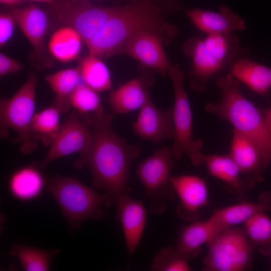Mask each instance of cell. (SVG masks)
Listing matches in <instances>:
<instances>
[{"instance_id":"6da1fadb","label":"cell","mask_w":271,"mask_h":271,"mask_svg":"<svg viewBox=\"0 0 271 271\" xmlns=\"http://www.w3.org/2000/svg\"><path fill=\"white\" fill-rule=\"evenodd\" d=\"M80 116L91 127L93 140L88 152L80 156L74 166L77 169L87 167L94 186L104 190L112 204L116 206L130 192V168L141 153V148L128 144L113 130L112 113H106L103 109Z\"/></svg>"},{"instance_id":"7a4b0ae2","label":"cell","mask_w":271,"mask_h":271,"mask_svg":"<svg viewBox=\"0 0 271 271\" xmlns=\"http://www.w3.org/2000/svg\"><path fill=\"white\" fill-rule=\"evenodd\" d=\"M144 30L165 34L169 38L177 33L176 27L163 22L156 7L135 2L116 7L103 29L86 44L89 54L102 57L118 53L134 35Z\"/></svg>"},{"instance_id":"3957f363","label":"cell","mask_w":271,"mask_h":271,"mask_svg":"<svg viewBox=\"0 0 271 271\" xmlns=\"http://www.w3.org/2000/svg\"><path fill=\"white\" fill-rule=\"evenodd\" d=\"M221 97L218 103L208 102L205 110L229 121L233 130L246 136L259 149L265 169L271 160V132L259 108L242 93L240 82L232 74L215 78Z\"/></svg>"},{"instance_id":"277c9868","label":"cell","mask_w":271,"mask_h":271,"mask_svg":"<svg viewBox=\"0 0 271 271\" xmlns=\"http://www.w3.org/2000/svg\"><path fill=\"white\" fill-rule=\"evenodd\" d=\"M45 188L58 204L69 225L77 230L86 220L105 217L102 207L112 204L107 194H99L75 178L58 175L47 177Z\"/></svg>"},{"instance_id":"5b68a950","label":"cell","mask_w":271,"mask_h":271,"mask_svg":"<svg viewBox=\"0 0 271 271\" xmlns=\"http://www.w3.org/2000/svg\"><path fill=\"white\" fill-rule=\"evenodd\" d=\"M37 76H29L26 81L10 98L0 101V136L9 137V128L14 129L17 136L12 139L19 145L20 152L28 155L39 147L38 142L32 137L31 124L35 114V97Z\"/></svg>"},{"instance_id":"8992f818","label":"cell","mask_w":271,"mask_h":271,"mask_svg":"<svg viewBox=\"0 0 271 271\" xmlns=\"http://www.w3.org/2000/svg\"><path fill=\"white\" fill-rule=\"evenodd\" d=\"M174 90L173 119L175 130L173 156L177 161L188 156L196 166L204 164V154L201 152L203 142L192 137V115L190 104L184 85L185 73L177 64L172 65L168 72Z\"/></svg>"},{"instance_id":"52a82bcc","label":"cell","mask_w":271,"mask_h":271,"mask_svg":"<svg viewBox=\"0 0 271 271\" xmlns=\"http://www.w3.org/2000/svg\"><path fill=\"white\" fill-rule=\"evenodd\" d=\"M203 259L205 271H243L251 265L255 245L244 228L223 230L208 243Z\"/></svg>"},{"instance_id":"ba28073f","label":"cell","mask_w":271,"mask_h":271,"mask_svg":"<svg viewBox=\"0 0 271 271\" xmlns=\"http://www.w3.org/2000/svg\"><path fill=\"white\" fill-rule=\"evenodd\" d=\"M174 159L171 149L164 147L141 162L137 168L136 174L154 213H163L174 199L175 191L170 176L175 167Z\"/></svg>"},{"instance_id":"9c48e42d","label":"cell","mask_w":271,"mask_h":271,"mask_svg":"<svg viewBox=\"0 0 271 271\" xmlns=\"http://www.w3.org/2000/svg\"><path fill=\"white\" fill-rule=\"evenodd\" d=\"M115 10V7L98 6L86 0H59L50 8L54 18L76 30L86 44L103 29Z\"/></svg>"},{"instance_id":"30bf717a","label":"cell","mask_w":271,"mask_h":271,"mask_svg":"<svg viewBox=\"0 0 271 271\" xmlns=\"http://www.w3.org/2000/svg\"><path fill=\"white\" fill-rule=\"evenodd\" d=\"M92 140L93 133L89 125L77 111H72L61 125L56 139L45 157L37 164L45 170L51 162L58 158L73 153L82 156L90 149Z\"/></svg>"},{"instance_id":"8fae6325","label":"cell","mask_w":271,"mask_h":271,"mask_svg":"<svg viewBox=\"0 0 271 271\" xmlns=\"http://www.w3.org/2000/svg\"><path fill=\"white\" fill-rule=\"evenodd\" d=\"M10 12L32 46L34 59L38 62L37 68L43 69L51 67L53 57L48 53L45 44L49 25L47 13L34 5L13 8Z\"/></svg>"},{"instance_id":"7c38bea8","label":"cell","mask_w":271,"mask_h":271,"mask_svg":"<svg viewBox=\"0 0 271 271\" xmlns=\"http://www.w3.org/2000/svg\"><path fill=\"white\" fill-rule=\"evenodd\" d=\"M179 202L176 212L185 221L198 220L200 210L208 203V190L205 181L195 175L171 176Z\"/></svg>"},{"instance_id":"4fadbf2b","label":"cell","mask_w":271,"mask_h":271,"mask_svg":"<svg viewBox=\"0 0 271 271\" xmlns=\"http://www.w3.org/2000/svg\"><path fill=\"white\" fill-rule=\"evenodd\" d=\"M160 34L149 30L140 31L126 42L121 52L146 66L166 74L172 65L163 49Z\"/></svg>"},{"instance_id":"5bb4252c","label":"cell","mask_w":271,"mask_h":271,"mask_svg":"<svg viewBox=\"0 0 271 271\" xmlns=\"http://www.w3.org/2000/svg\"><path fill=\"white\" fill-rule=\"evenodd\" d=\"M186 54L192 60V68L188 79L191 87L199 92L207 90L209 82L216 78L225 67L206 49L203 39L194 37L184 45Z\"/></svg>"},{"instance_id":"9a60e30c","label":"cell","mask_w":271,"mask_h":271,"mask_svg":"<svg viewBox=\"0 0 271 271\" xmlns=\"http://www.w3.org/2000/svg\"><path fill=\"white\" fill-rule=\"evenodd\" d=\"M133 129L141 138L155 144H158L165 139L174 140L173 108L163 110L156 106L149 97L140 108Z\"/></svg>"},{"instance_id":"2e32d148","label":"cell","mask_w":271,"mask_h":271,"mask_svg":"<svg viewBox=\"0 0 271 271\" xmlns=\"http://www.w3.org/2000/svg\"><path fill=\"white\" fill-rule=\"evenodd\" d=\"M204 164L211 176L222 181L227 191L232 194L242 196L252 190L254 180L242 174L229 154H204Z\"/></svg>"},{"instance_id":"e0dca14e","label":"cell","mask_w":271,"mask_h":271,"mask_svg":"<svg viewBox=\"0 0 271 271\" xmlns=\"http://www.w3.org/2000/svg\"><path fill=\"white\" fill-rule=\"evenodd\" d=\"M187 15L200 30L207 34H229L246 29L244 19L224 5L220 7L218 12L194 8L188 11Z\"/></svg>"},{"instance_id":"ac0fdd59","label":"cell","mask_w":271,"mask_h":271,"mask_svg":"<svg viewBox=\"0 0 271 271\" xmlns=\"http://www.w3.org/2000/svg\"><path fill=\"white\" fill-rule=\"evenodd\" d=\"M116 206L127 250L130 256L139 245L145 230L147 217L146 209L141 200L128 196L121 198Z\"/></svg>"},{"instance_id":"d6986e66","label":"cell","mask_w":271,"mask_h":271,"mask_svg":"<svg viewBox=\"0 0 271 271\" xmlns=\"http://www.w3.org/2000/svg\"><path fill=\"white\" fill-rule=\"evenodd\" d=\"M229 154L243 175L259 182L263 181L265 168L262 156L258 148L249 138L233 130Z\"/></svg>"},{"instance_id":"ffe728a7","label":"cell","mask_w":271,"mask_h":271,"mask_svg":"<svg viewBox=\"0 0 271 271\" xmlns=\"http://www.w3.org/2000/svg\"><path fill=\"white\" fill-rule=\"evenodd\" d=\"M152 84L151 77L140 76L112 91L108 98L112 113H124L141 108L150 97L148 88Z\"/></svg>"},{"instance_id":"44dd1931","label":"cell","mask_w":271,"mask_h":271,"mask_svg":"<svg viewBox=\"0 0 271 271\" xmlns=\"http://www.w3.org/2000/svg\"><path fill=\"white\" fill-rule=\"evenodd\" d=\"M271 210V192L261 195L256 202H243L216 211L209 218L220 233L226 228L243 223L254 215Z\"/></svg>"},{"instance_id":"7402d4cb","label":"cell","mask_w":271,"mask_h":271,"mask_svg":"<svg viewBox=\"0 0 271 271\" xmlns=\"http://www.w3.org/2000/svg\"><path fill=\"white\" fill-rule=\"evenodd\" d=\"M207 50L230 71L237 61L248 57L249 51L241 47L238 37L234 34H208L203 39Z\"/></svg>"},{"instance_id":"603a6c76","label":"cell","mask_w":271,"mask_h":271,"mask_svg":"<svg viewBox=\"0 0 271 271\" xmlns=\"http://www.w3.org/2000/svg\"><path fill=\"white\" fill-rule=\"evenodd\" d=\"M229 71L253 91L262 96L268 93L271 88V68L247 57L236 62Z\"/></svg>"},{"instance_id":"cb8c5ba5","label":"cell","mask_w":271,"mask_h":271,"mask_svg":"<svg viewBox=\"0 0 271 271\" xmlns=\"http://www.w3.org/2000/svg\"><path fill=\"white\" fill-rule=\"evenodd\" d=\"M219 233L209 219L197 220L182 229L177 238L176 247L191 259L200 253L201 245L208 243Z\"/></svg>"},{"instance_id":"d4e9b609","label":"cell","mask_w":271,"mask_h":271,"mask_svg":"<svg viewBox=\"0 0 271 271\" xmlns=\"http://www.w3.org/2000/svg\"><path fill=\"white\" fill-rule=\"evenodd\" d=\"M37 163L21 168L11 176L9 183L12 194L22 200H30L37 197L45 186L46 178Z\"/></svg>"},{"instance_id":"484cf974","label":"cell","mask_w":271,"mask_h":271,"mask_svg":"<svg viewBox=\"0 0 271 271\" xmlns=\"http://www.w3.org/2000/svg\"><path fill=\"white\" fill-rule=\"evenodd\" d=\"M45 79L56 94L53 105L61 113L69 111L70 96L82 80L79 67L61 70L46 76Z\"/></svg>"},{"instance_id":"4316f807","label":"cell","mask_w":271,"mask_h":271,"mask_svg":"<svg viewBox=\"0 0 271 271\" xmlns=\"http://www.w3.org/2000/svg\"><path fill=\"white\" fill-rule=\"evenodd\" d=\"M83 40L71 27L63 26L51 35L48 43L49 53L62 62L72 61L79 57Z\"/></svg>"},{"instance_id":"83f0119b","label":"cell","mask_w":271,"mask_h":271,"mask_svg":"<svg viewBox=\"0 0 271 271\" xmlns=\"http://www.w3.org/2000/svg\"><path fill=\"white\" fill-rule=\"evenodd\" d=\"M78 62L82 80L86 85L98 93L112 90L109 70L99 57L88 54Z\"/></svg>"},{"instance_id":"f1b7e54d","label":"cell","mask_w":271,"mask_h":271,"mask_svg":"<svg viewBox=\"0 0 271 271\" xmlns=\"http://www.w3.org/2000/svg\"><path fill=\"white\" fill-rule=\"evenodd\" d=\"M60 111L54 105L35 113L31 124L33 138L45 146H51L61 128Z\"/></svg>"},{"instance_id":"f546056e","label":"cell","mask_w":271,"mask_h":271,"mask_svg":"<svg viewBox=\"0 0 271 271\" xmlns=\"http://www.w3.org/2000/svg\"><path fill=\"white\" fill-rule=\"evenodd\" d=\"M60 249H42L15 243L9 256L17 257L26 271H47L52 259L60 253Z\"/></svg>"},{"instance_id":"4dcf8cb0","label":"cell","mask_w":271,"mask_h":271,"mask_svg":"<svg viewBox=\"0 0 271 271\" xmlns=\"http://www.w3.org/2000/svg\"><path fill=\"white\" fill-rule=\"evenodd\" d=\"M246 233L260 253H271V219L265 212L254 215L243 223Z\"/></svg>"},{"instance_id":"1f68e13d","label":"cell","mask_w":271,"mask_h":271,"mask_svg":"<svg viewBox=\"0 0 271 271\" xmlns=\"http://www.w3.org/2000/svg\"><path fill=\"white\" fill-rule=\"evenodd\" d=\"M69 102L80 115H85L103 109L98 92L84 82H80L69 97Z\"/></svg>"},{"instance_id":"d6a6232c","label":"cell","mask_w":271,"mask_h":271,"mask_svg":"<svg viewBox=\"0 0 271 271\" xmlns=\"http://www.w3.org/2000/svg\"><path fill=\"white\" fill-rule=\"evenodd\" d=\"M190 259L176 247H167L156 255L152 263L153 271H189L191 268L188 262Z\"/></svg>"},{"instance_id":"836d02e7","label":"cell","mask_w":271,"mask_h":271,"mask_svg":"<svg viewBox=\"0 0 271 271\" xmlns=\"http://www.w3.org/2000/svg\"><path fill=\"white\" fill-rule=\"evenodd\" d=\"M16 21L11 13L2 12L0 15V46L3 47L13 35Z\"/></svg>"},{"instance_id":"e575fe53","label":"cell","mask_w":271,"mask_h":271,"mask_svg":"<svg viewBox=\"0 0 271 271\" xmlns=\"http://www.w3.org/2000/svg\"><path fill=\"white\" fill-rule=\"evenodd\" d=\"M22 64L16 60L0 53V76L3 77L10 74H18L21 70Z\"/></svg>"},{"instance_id":"d590c367","label":"cell","mask_w":271,"mask_h":271,"mask_svg":"<svg viewBox=\"0 0 271 271\" xmlns=\"http://www.w3.org/2000/svg\"><path fill=\"white\" fill-rule=\"evenodd\" d=\"M259 109L264 117L268 129L271 132V107L265 109L259 108Z\"/></svg>"},{"instance_id":"8d00e7d4","label":"cell","mask_w":271,"mask_h":271,"mask_svg":"<svg viewBox=\"0 0 271 271\" xmlns=\"http://www.w3.org/2000/svg\"><path fill=\"white\" fill-rule=\"evenodd\" d=\"M22 1L23 0H0L1 3L10 6L17 5Z\"/></svg>"},{"instance_id":"74e56055","label":"cell","mask_w":271,"mask_h":271,"mask_svg":"<svg viewBox=\"0 0 271 271\" xmlns=\"http://www.w3.org/2000/svg\"><path fill=\"white\" fill-rule=\"evenodd\" d=\"M41 3H53L55 0H23Z\"/></svg>"},{"instance_id":"f35d334b","label":"cell","mask_w":271,"mask_h":271,"mask_svg":"<svg viewBox=\"0 0 271 271\" xmlns=\"http://www.w3.org/2000/svg\"><path fill=\"white\" fill-rule=\"evenodd\" d=\"M86 1H89V0H86Z\"/></svg>"},{"instance_id":"ab89813d","label":"cell","mask_w":271,"mask_h":271,"mask_svg":"<svg viewBox=\"0 0 271 271\" xmlns=\"http://www.w3.org/2000/svg\"><path fill=\"white\" fill-rule=\"evenodd\" d=\"M271 254V253H270Z\"/></svg>"}]
</instances>
